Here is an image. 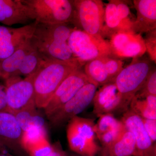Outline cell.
I'll return each instance as SVG.
<instances>
[{
	"label": "cell",
	"instance_id": "cell-1",
	"mask_svg": "<svg viewBox=\"0 0 156 156\" xmlns=\"http://www.w3.org/2000/svg\"><path fill=\"white\" fill-rule=\"evenodd\" d=\"M74 28L68 23L49 24L36 23L31 43L35 50L48 59L80 64L68 44Z\"/></svg>",
	"mask_w": 156,
	"mask_h": 156
},
{
	"label": "cell",
	"instance_id": "cell-2",
	"mask_svg": "<svg viewBox=\"0 0 156 156\" xmlns=\"http://www.w3.org/2000/svg\"><path fill=\"white\" fill-rule=\"evenodd\" d=\"M81 68L79 63L54 59L46 60L34 77L37 108H44L62 82L71 73Z\"/></svg>",
	"mask_w": 156,
	"mask_h": 156
},
{
	"label": "cell",
	"instance_id": "cell-3",
	"mask_svg": "<svg viewBox=\"0 0 156 156\" xmlns=\"http://www.w3.org/2000/svg\"><path fill=\"white\" fill-rule=\"evenodd\" d=\"M37 23H73L75 10L73 0H23Z\"/></svg>",
	"mask_w": 156,
	"mask_h": 156
},
{
	"label": "cell",
	"instance_id": "cell-4",
	"mask_svg": "<svg viewBox=\"0 0 156 156\" xmlns=\"http://www.w3.org/2000/svg\"><path fill=\"white\" fill-rule=\"evenodd\" d=\"M68 44L81 66L95 58L113 56L108 41L101 36L90 35L75 27L70 35Z\"/></svg>",
	"mask_w": 156,
	"mask_h": 156
},
{
	"label": "cell",
	"instance_id": "cell-5",
	"mask_svg": "<svg viewBox=\"0 0 156 156\" xmlns=\"http://www.w3.org/2000/svg\"><path fill=\"white\" fill-rule=\"evenodd\" d=\"M94 120L76 116L68 122L66 135L70 149L81 156H95L101 149L95 140Z\"/></svg>",
	"mask_w": 156,
	"mask_h": 156
},
{
	"label": "cell",
	"instance_id": "cell-6",
	"mask_svg": "<svg viewBox=\"0 0 156 156\" xmlns=\"http://www.w3.org/2000/svg\"><path fill=\"white\" fill-rule=\"evenodd\" d=\"M154 66L146 58H133L132 62L117 76L115 83L127 107L140 89Z\"/></svg>",
	"mask_w": 156,
	"mask_h": 156
},
{
	"label": "cell",
	"instance_id": "cell-7",
	"mask_svg": "<svg viewBox=\"0 0 156 156\" xmlns=\"http://www.w3.org/2000/svg\"><path fill=\"white\" fill-rule=\"evenodd\" d=\"M75 28L90 35L101 36L105 8L101 0H73Z\"/></svg>",
	"mask_w": 156,
	"mask_h": 156
},
{
	"label": "cell",
	"instance_id": "cell-8",
	"mask_svg": "<svg viewBox=\"0 0 156 156\" xmlns=\"http://www.w3.org/2000/svg\"><path fill=\"white\" fill-rule=\"evenodd\" d=\"M35 74L24 79L14 76L5 80V91L10 112L13 114L26 107L35 105L34 86Z\"/></svg>",
	"mask_w": 156,
	"mask_h": 156
},
{
	"label": "cell",
	"instance_id": "cell-9",
	"mask_svg": "<svg viewBox=\"0 0 156 156\" xmlns=\"http://www.w3.org/2000/svg\"><path fill=\"white\" fill-rule=\"evenodd\" d=\"M98 86L90 82L81 88L61 108L48 118L52 126L60 127L83 111L93 101Z\"/></svg>",
	"mask_w": 156,
	"mask_h": 156
},
{
	"label": "cell",
	"instance_id": "cell-10",
	"mask_svg": "<svg viewBox=\"0 0 156 156\" xmlns=\"http://www.w3.org/2000/svg\"><path fill=\"white\" fill-rule=\"evenodd\" d=\"M90 82H92L81 68L71 73L60 84L44 109L48 119L70 100L81 88Z\"/></svg>",
	"mask_w": 156,
	"mask_h": 156
},
{
	"label": "cell",
	"instance_id": "cell-11",
	"mask_svg": "<svg viewBox=\"0 0 156 156\" xmlns=\"http://www.w3.org/2000/svg\"><path fill=\"white\" fill-rule=\"evenodd\" d=\"M112 55L115 58H138L146 52L144 38L140 34L133 32H122L110 38Z\"/></svg>",
	"mask_w": 156,
	"mask_h": 156
},
{
	"label": "cell",
	"instance_id": "cell-12",
	"mask_svg": "<svg viewBox=\"0 0 156 156\" xmlns=\"http://www.w3.org/2000/svg\"><path fill=\"white\" fill-rule=\"evenodd\" d=\"M36 25L35 21L17 28L0 25V61L8 58L29 41Z\"/></svg>",
	"mask_w": 156,
	"mask_h": 156
},
{
	"label": "cell",
	"instance_id": "cell-13",
	"mask_svg": "<svg viewBox=\"0 0 156 156\" xmlns=\"http://www.w3.org/2000/svg\"><path fill=\"white\" fill-rule=\"evenodd\" d=\"M122 122L133 134L136 142V156H156V145L146 131L141 117L130 109L125 111Z\"/></svg>",
	"mask_w": 156,
	"mask_h": 156
},
{
	"label": "cell",
	"instance_id": "cell-14",
	"mask_svg": "<svg viewBox=\"0 0 156 156\" xmlns=\"http://www.w3.org/2000/svg\"><path fill=\"white\" fill-rule=\"evenodd\" d=\"M93 101V113L98 117L105 114H112L118 110L128 109L122 95L117 90L115 82L103 85L97 90Z\"/></svg>",
	"mask_w": 156,
	"mask_h": 156
},
{
	"label": "cell",
	"instance_id": "cell-15",
	"mask_svg": "<svg viewBox=\"0 0 156 156\" xmlns=\"http://www.w3.org/2000/svg\"><path fill=\"white\" fill-rule=\"evenodd\" d=\"M23 133L13 114L0 112V142L4 147L17 153L24 150L22 145Z\"/></svg>",
	"mask_w": 156,
	"mask_h": 156
},
{
	"label": "cell",
	"instance_id": "cell-16",
	"mask_svg": "<svg viewBox=\"0 0 156 156\" xmlns=\"http://www.w3.org/2000/svg\"><path fill=\"white\" fill-rule=\"evenodd\" d=\"M34 20L29 7L23 0H0V23L10 27L28 24Z\"/></svg>",
	"mask_w": 156,
	"mask_h": 156
},
{
	"label": "cell",
	"instance_id": "cell-17",
	"mask_svg": "<svg viewBox=\"0 0 156 156\" xmlns=\"http://www.w3.org/2000/svg\"><path fill=\"white\" fill-rule=\"evenodd\" d=\"M133 3L136 18L132 23V31L140 34L155 30L156 0H134Z\"/></svg>",
	"mask_w": 156,
	"mask_h": 156
},
{
	"label": "cell",
	"instance_id": "cell-18",
	"mask_svg": "<svg viewBox=\"0 0 156 156\" xmlns=\"http://www.w3.org/2000/svg\"><path fill=\"white\" fill-rule=\"evenodd\" d=\"M22 145L30 156H47L53 148L47 138L45 128H31L23 132Z\"/></svg>",
	"mask_w": 156,
	"mask_h": 156
},
{
	"label": "cell",
	"instance_id": "cell-19",
	"mask_svg": "<svg viewBox=\"0 0 156 156\" xmlns=\"http://www.w3.org/2000/svg\"><path fill=\"white\" fill-rule=\"evenodd\" d=\"M122 32H133L131 26L125 22L117 11L115 0H110L105 8L104 22L101 37L110 38L113 35Z\"/></svg>",
	"mask_w": 156,
	"mask_h": 156
},
{
	"label": "cell",
	"instance_id": "cell-20",
	"mask_svg": "<svg viewBox=\"0 0 156 156\" xmlns=\"http://www.w3.org/2000/svg\"><path fill=\"white\" fill-rule=\"evenodd\" d=\"M30 39L11 56L0 61V78L6 80L13 76L26 55L35 50L31 43Z\"/></svg>",
	"mask_w": 156,
	"mask_h": 156
},
{
	"label": "cell",
	"instance_id": "cell-21",
	"mask_svg": "<svg viewBox=\"0 0 156 156\" xmlns=\"http://www.w3.org/2000/svg\"><path fill=\"white\" fill-rule=\"evenodd\" d=\"M100 156H136V142L131 132L126 130L122 137L108 147L101 148Z\"/></svg>",
	"mask_w": 156,
	"mask_h": 156
},
{
	"label": "cell",
	"instance_id": "cell-22",
	"mask_svg": "<svg viewBox=\"0 0 156 156\" xmlns=\"http://www.w3.org/2000/svg\"><path fill=\"white\" fill-rule=\"evenodd\" d=\"M33 104L13 113L23 132L33 128H45V119Z\"/></svg>",
	"mask_w": 156,
	"mask_h": 156
},
{
	"label": "cell",
	"instance_id": "cell-23",
	"mask_svg": "<svg viewBox=\"0 0 156 156\" xmlns=\"http://www.w3.org/2000/svg\"><path fill=\"white\" fill-rule=\"evenodd\" d=\"M84 72L89 80L98 87L115 82L111 79L107 72L104 63L103 57L88 62L84 65Z\"/></svg>",
	"mask_w": 156,
	"mask_h": 156
},
{
	"label": "cell",
	"instance_id": "cell-24",
	"mask_svg": "<svg viewBox=\"0 0 156 156\" xmlns=\"http://www.w3.org/2000/svg\"><path fill=\"white\" fill-rule=\"evenodd\" d=\"M48 59L36 50H34L26 55L19 69L12 77L22 76L26 77L34 74Z\"/></svg>",
	"mask_w": 156,
	"mask_h": 156
},
{
	"label": "cell",
	"instance_id": "cell-25",
	"mask_svg": "<svg viewBox=\"0 0 156 156\" xmlns=\"http://www.w3.org/2000/svg\"><path fill=\"white\" fill-rule=\"evenodd\" d=\"M123 124L122 121L117 119L112 114H105L99 117L93 129L95 135L98 138L102 134L119 128Z\"/></svg>",
	"mask_w": 156,
	"mask_h": 156
},
{
	"label": "cell",
	"instance_id": "cell-26",
	"mask_svg": "<svg viewBox=\"0 0 156 156\" xmlns=\"http://www.w3.org/2000/svg\"><path fill=\"white\" fill-rule=\"evenodd\" d=\"M129 106L132 111L141 118L156 120V110L150 106L145 98H137L134 96Z\"/></svg>",
	"mask_w": 156,
	"mask_h": 156
},
{
	"label": "cell",
	"instance_id": "cell-27",
	"mask_svg": "<svg viewBox=\"0 0 156 156\" xmlns=\"http://www.w3.org/2000/svg\"><path fill=\"white\" fill-rule=\"evenodd\" d=\"M156 96V70L155 67L153 68L150 73L142 87L134 95L139 98H144L147 95Z\"/></svg>",
	"mask_w": 156,
	"mask_h": 156
},
{
	"label": "cell",
	"instance_id": "cell-28",
	"mask_svg": "<svg viewBox=\"0 0 156 156\" xmlns=\"http://www.w3.org/2000/svg\"><path fill=\"white\" fill-rule=\"evenodd\" d=\"M103 62L108 76L115 81L117 76L123 69L124 62L122 59L113 56H104Z\"/></svg>",
	"mask_w": 156,
	"mask_h": 156
},
{
	"label": "cell",
	"instance_id": "cell-29",
	"mask_svg": "<svg viewBox=\"0 0 156 156\" xmlns=\"http://www.w3.org/2000/svg\"><path fill=\"white\" fill-rule=\"evenodd\" d=\"M126 130L127 129L125 125L123 124L119 128L107 132L99 136L98 139L102 146V148L108 147L119 140Z\"/></svg>",
	"mask_w": 156,
	"mask_h": 156
},
{
	"label": "cell",
	"instance_id": "cell-30",
	"mask_svg": "<svg viewBox=\"0 0 156 156\" xmlns=\"http://www.w3.org/2000/svg\"><path fill=\"white\" fill-rule=\"evenodd\" d=\"M146 49L151 60L156 63V29L147 33L144 39Z\"/></svg>",
	"mask_w": 156,
	"mask_h": 156
},
{
	"label": "cell",
	"instance_id": "cell-31",
	"mask_svg": "<svg viewBox=\"0 0 156 156\" xmlns=\"http://www.w3.org/2000/svg\"><path fill=\"white\" fill-rule=\"evenodd\" d=\"M144 126L152 142L156 141V120L141 118Z\"/></svg>",
	"mask_w": 156,
	"mask_h": 156
},
{
	"label": "cell",
	"instance_id": "cell-32",
	"mask_svg": "<svg viewBox=\"0 0 156 156\" xmlns=\"http://www.w3.org/2000/svg\"><path fill=\"white\" fill-rule=\"evenodd\" d=\"M9 112L7 105L5 87L0 85V112Z\"/></svg>",
	"mask_w": 156,
	"mask_h": 156
},
{
	"label": "cell",
	"instance_id": "cell-33",
	"mask_svg": "<svg viewBox=\"0 0 156 156\" xmlns=\"http://www.w3.org/2000/svg\"><path fill=\"white\" fill-rule=\"evenodd\" d=\"M46 156H67V154L62 150L59 144L53 146V150Z\"/></svg>",
	"mask_w": 156,
	"mask_h": 156
},
{
	"label": "cell",
	"instance_id": "cell-34",
	"mask_svg": "<svg viewBox=\"0 0 156 156\" xmlns=\"http://www.w3.org/2000/svg\"><path fill=\"white\" fill-rule=\"evenodd\" d=\"M5 148L4 147V146L0 142V152L2 151L5 149Z\"/></svg>",
	"mask_w": 156,
	"mask_h": 156
},
{
	"label": "cell",
	"instance_id": "cell-35",
	"mask_svg": "<svg viewBox=\"0 0 156 156\" xmlns=\"http://www.w3.org/2000/svg\"><path fill=\"white\" fill-rule=\"evenodd\" d=\"M0 156H12L10 154H5L2 153L0 154Z\"/></svg>",
	"mask_w": 156,
	"mask_h": 156
},
{
	"label": "cell",
	"instance_id": "cell-36",
	"mask_svg": "<svg viewBox=\"0 0 156 156\" xmlns=\"http://www.w3.org/2000/svg\"></svg>",
	"mask_w": 156,
	"mask_h": 156
}]
</instances>
